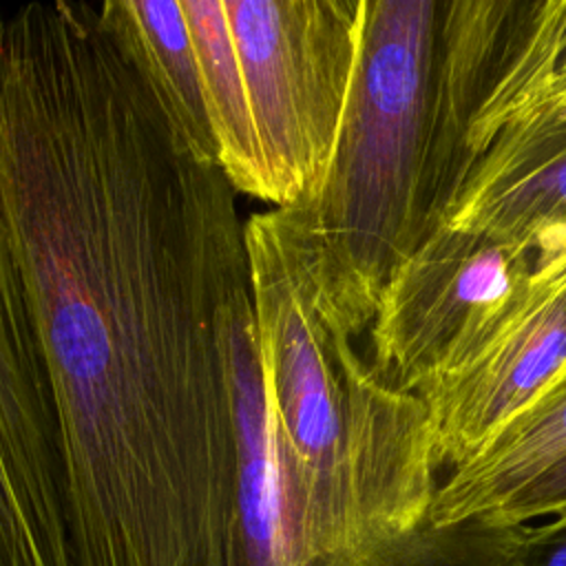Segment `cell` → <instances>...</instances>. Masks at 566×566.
Listing matches in <instances>:
<instances>
[{
  "label": "cell",
  "mask_w": 566,
  "mask_h": 566,
  "mask_svg": "<svg viewBox=\"0 0 566 566\" xmlns=\"http://www.w3.org/2000/svg\"><path fill=\"white\" fill-rule=\"evenodd\" d=\"M234 188L99 4L0 9V208L46 371L73 566H226Z\"/></svg>",
  "instance_id": "cell-1"
},
{
  "label": "cell",
  "mask_w": 566,
  "mask_h": 566,
  "mask_svg": "<svg viewBox=\"0 0 566 566\" xmlns=\"http://www.w3.org/2000/svg\"><path fill=\"white\" fill-rule=\"evenodd\" d=\"M256 352L287 451L305 566H497L515 528H438L442 482L424 402L391 387L321 305L285 208L243 226Z\"/></svg>",
  "instance_id": "cell-2"
},
{
  "label": "cell",
  "mask_w": 566,
  "mask_h": 566,
  "mask_svg": "<svg viewBox=\"0 0 566 566\" xmlns=\"http://www.w3.org/2000/svg\"><path fill=\"white\" fill-rule=\"evenodd\" d=\"M447 0H363L360 46L318 192L287 206L323 310L354 338L396 268L436 230Z\"/></svg>",
  "instance_id": "cell-3"
},
{
  "label": "cell",
  "mask_w": 566,
  "mask_h": 566,
  "mask_svg": "<svg viewBox=\"0 0 566 566\" xmlns=\"http://www.w3.org/2000/svg\"><path fill=\"white\" fill-rule=\"evenodd\" d=\"M268 201H310L336 148L354 80L363 0H223Z\"/></svg>",
  "instance_id": "cell-4"
},
{
  "label": "cell",
  "mask_w": 566,
  "mask_h": 566,
  "mask_svg": "<svg viewBox=\"0 0 566 566\" xmlns=\"http://www.w3.org/2000/svg\"><path fill=\"white\" fill-rule=\"evenodd\" d=\"M562 252L566 230L513 241L438 226L387 281L369 325V363L418 396L478 356L517 312L535 272Z\"/></svg>",
  "instance_id": "cell-5"
},
{
  "label": "cell",
  "mask_w": 566,
  "mask_h": 566,
  "mask_svg": "<svg viewBox=\"0 0 566 566\" xmlns=\"http://www.w3.org/2000/svg\"><path fill=\"white\" fill-rule=\"evenodd\" d=\"M0 566H73L53 398L2 208Z\"/></svg>",
  "instance_id": "cell-6"
},
{
  "label": "cell",
  "mask_w": 566,
  "mask_h": 566,
  "mask_svg": "<svg viewBox=\"0 0 566 566\" xmlns=\"http://www.w3.org/2000/svg\"><path fill=\"white\" fill-rule=\"evenodd\" d=\"M566 371V252L533 276L502 332L458 371L418 394L436 455L455 469Z\"/></svg>",
  "instance_id": "cell-7"
},
{
  "label": "cell",
  "mask_w": 566,
  "mask_h": 566,
  "mask_svg": "<svg viewBox=\"0 0 566 566\" xmlns=\"http://www.w3.org/2000/svg\"><path fill=\"white\" fill-rule=\"evenodd\" d=\"M444 223L513 241L566 230V115L497 130L471 164Z\"/></svg>",
  "instance_id": "cell-8"
},
{
  "label": "cell",
  "mask_w": 566,
  "mask_h": 566,
  "mask_svg": "<svg viewBox=\"0 0 566 566\" xmlns=\"http://www.w3.org/2000/svg\"><path fill=\"white\" fill-rule=\"evenodd\" d=\"M566 458V371L513 416L475 455L451 469L431 504L438 528L491 520L511 497Z\"/></svg>",
  "instance_id": "cell-9"
},
{
  "label": "cell",
  "mask_w": 566,
  "mask_h": 566,
  "mask_svg": "<svg viewBox=\"0 0 566 566\" xmlns=\"http://www.w3.org/2000/svg\"><path fill=\"white\" fill-rule=\"evenodd\" d=\"M566 115V0H513V9L467 130L469 168L504 126Z\"/></svg>",
  "instance_id": "cell-10"
},
{
  "label": "cell",
  "mask_w": 566,
  "mask_h": 566,
  "mask_svg": "<svg viewBox=\"0 0 566 566\" xmlns=\"http://www.w3.org/2000/svg\"><path fill=\"white\" fill-rule=\"evenodd\" d=\"M99 9L148 80L175 130L201 161L217 166L197 55L179 0H104Z\"/></svg>",
  "instance_id": "cell-11"
},
{
  "label": "cell",
  "mask_w": 566,
  "mask_h": 566,
  "mask_svg": "<svg viewBox=\"0 0 566 566\" xmlns=\"http://www.w3.org/2000/svg\"><path fill=\"white\" fill-rule=\"evenodd\" d=\"M192 38L217 166L234 188L268 201V184L245 82L223 0H179Z\"/></svg>",
  "instance_id": "cell-12"
},
{
  "label": "cell",
  "mask_w": 566,
  "mask_h": 566,
  "mask_svg": "<svg viewBox=\"0 0 566 566\" xmlns=\"http://www.w3.org/2000/svg\"><path fill=\"white\" fill-rule=\"evenodd\" d=\"M497 566H566V511L537 526L520 524Z\"/></svg>",
  "instance_id": "cell-13"
},
{
  "label": "cell",
  "mask_w": 566,
  "mask_h": 566,
  "mask_svg": "<svg viewBox=\"0 0 566 566\" xmlns=\"http://www.w3.org/2000/svg\"><path fill=\"white\" fill-rule=\"evenodd\" d=\"M566 511V458L542 473L535 482L511 497L493 517L495 524L517 526L535 517L557 515Z\"/></svg>",
  "instance_id": "cell-14"
}]
</instances>
